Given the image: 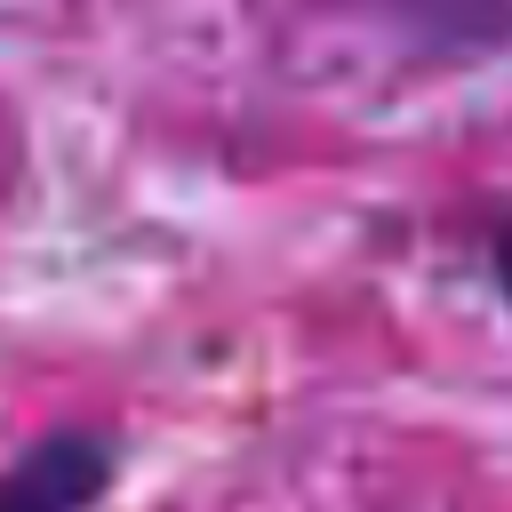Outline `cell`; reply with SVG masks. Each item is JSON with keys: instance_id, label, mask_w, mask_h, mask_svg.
Here are the masks:
<instances>
[{"instance_id": "cell-1", "label": "cell", "mask_w": 512, "mask_h": 512, "mask_svg": "<svg viewBox=\"0 0 512 512\" xmlns=\"http://www.w3.org/2000/svg\"><path fill=\"white\" fill-rule=\"evenodd\" d=\"M120 472V448L104 432H48L0 472V512H88Z\"/></svg>"}, {"instance_id": "cell-2", "label": "cell", "mask_w": 512, "mask_h": 512, "mask_svg": "<svg viewBox=\"0 0 512 512\" xmlns=\"http://www.w3.org/2000/svg\"><path fill=\"white\" fill-rule=\"evenodd\" d=\"M488 272H496V288H504V304H512V224L488 240Z\"/></svg>"}]
</instances>
